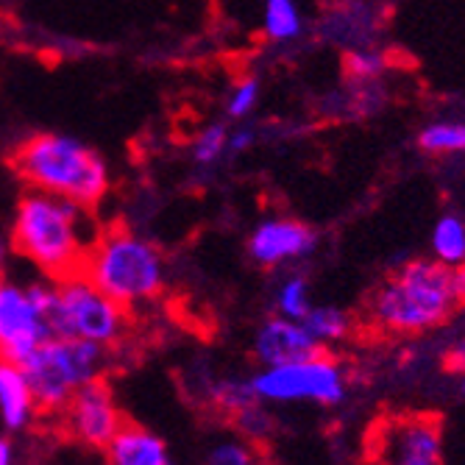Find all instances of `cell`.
<instances>
[{
	"label": "cell",
	"instance_id": "cell-1",
	"mask_svg": "<svg viewBox=\"0 0 465 465\" xmlns=\"http://www.w3.org/2000/svg\"><path fill=\"white\" fill-rule=\"evenodd\" d=\"M98 234L93 209L28 187L15 206L9 242L17 257L45 273V279L59 282L84 271Z\"/></svg>",
	"mask_w": 465,
	"mask_h": 465
},
{
	"label": "cell",
	"instance_id": "cell-2",
	"mask_svg": "<svg viewBox=\"0 0 465 465\" xmlns=\"http://www.w3.org/2000/svg\"><path fill=\"white\" fill-rule=\"evenodd\" d=\"M9 164L25 187L67 198L87 209H95L112 190L109 162L93 145L70 134H31L15 145Z\"/></svg>",
	"mask_w": 465,
	"mask_h": 465
},
{
	"label": "cell",
	"instance_id": "cell-3",
	"mask_svg": "<svg viewBox=\"0 0 465 465\" xmlns=\"http://www.w3.org/2000/svg\"><path fill=\"white\" fill-rule=\"evenodd\" d=\"M460 307L451 268L432 260H412L376 287L371 321L391 334H420L446 323Z\"/></svg>",
	"mask_w": 465,
	"mask_h": 465
},
{
	"label": "cell",
	"instance_id": "cell-4",
	"mask_svg": "<svg viewBox=\"0 0 465 465\" xmlns=\"http://www.w3.org/2000/svg\"><path fill=\"white\" fill-rule=\"evenodd\" d=\"M81 273L125 310L156 302L167 284L162 251L148 237L123 226L101 229Z\"/></svg>",
	"mask_w": 465,
	"mask_h": 465
},
{
	"label": "cell",
	"instance_id": "cell-5",
	"mask_svg": "<svg viewBox=\"0 0 465 465\" xmlns=\"http://www.w3.org/2000/svg\"><path fill=\"white\" fill-rule=\"evenodd\" d=\"M112 349H104L90 341H78V337H48L23 365L39 415H62L73 393L104 379V373L112 365Z\"/></svg>",
	"mask_w": 465,
	"mask_h": 465
},
{
	"label": "cell",
	"instance_id": "cell-6",
	"mask_svg": "<svg viewBox=\"0 0 465 465\" xmlns=\"http://www.w3.org/2000/svg\"><path fill=\"white\" fill-rule=\"evenodd\" d=\"M132 310L117 304L84 273L54 282L51 331L59 337H78L104 349H114L129 331Z\"/></svg>",
	"mask_w": 465,
	"mask_h": 465
},
{
	"label": "cell",
	"instance_id": "cell-7",
	"mask_svg": "<svg viewBox=\"0 0 465 465\" xmlns=\"http://www.w3.org/2000/svg\"><path fill=\"white\" fill-rule=\"evenodd\" d=\"M251 391L265 404H318L337 407L349 396V373L346 365L326 354H310L304 360H292L282 365H262L251 373Z\"/></svg>",
	"mask_w": 465,
	"mask_h": 465
},
{
	"label": "cell",
	"instance_id": "cell-8",
	"mask_svg": "<svg viewBox=\"0 0 465 465\" xmlns=\"http://www.w3.org/2000/svg\"><path fill=\"white\" fill-rule=\"evenodd\" d=\"M54 282H0V360L25 362L51 331Z\"/></svg>",
	"mask_w": 465,
	"mask_h": 465
},
{
	"label": "cell",
	"instance_id": "cell-9",
	"mask_svg": "<svg viewBox=\"0 0 465 465\" xmlns=\"http://www.w3.org/2000/svg\"><path fill=\"white\" fill-rule=\"evenodd\" d=\"M376 465H443V427L432 415H399L373 430Z\"/></svg>",
	"mask_w": 465,
	"mask_h": 465
},
{
	"label": "cell",
	"instance_id": "cell-10",
	"mask_svg": "<svg viewBox=\"0 0 465 465\" xmlns=\"http://www.w3.org/2000/svg\"><path fill=\"white\" fill-rule=\"evenodd\" d=\"M59 418H62L64 432L73 440H78L81 446H90V449H101V451L117 435V430L125 420L114 401L112 388L104 382V379L81 385Z\"/></svg>",
	"mask_w": 465,
	"mask_h": 465
},
{
	"label": "cell",
	"instance_id": "cell-11",
	"mask_svg": "<svg viewBox=\"0 0 465 465\" xmlns=\"http://www.w3.org/2000/svg\"><path fill=\"white\" fill-rule=\"evenodd\" d=\"M318 234L295 218H265L248 234V257L262 268L299 262L315 251Z\"/></svg>",
	"mask_w": 465,
	"mask_h": 465
},
{
	"label": "cell",
	"instance_id": "cell-12",
	"mask_svg": "<svg viewBox=\"0 0 465 465\" xmlns=\"http://www.w3.org/2000/svg\"><path fill=\"white\" fill-rule=\"evenodd\" d=\"M251 351L260 365H282V362H292V360H304L323 349L318 346V341L307 331V326L302 321L273 315V318L262 321L260 329L253 331Z\"/></svg>",
	"mask_w": 465,
	"mask_h": 465
},
{
	"label": "cell",
	"instance_id": "cell-13",
	"mask_svg": "<svg viewBox=\"0 0 465 465\" xmlns=\"http://www.w3.org/2000/svg\"><path fill=\"white\" fill-rule=\"evenodd\" d=\"M104 454L106 465H173L167 443L132 420H123V427L106 443Z\"/></svg>",
	"mask_w": 465,
	"mask_h": 465
},
{
	"label": "cell",
	"instance_id": "cell-14",
	"mask_svg": "<svg viewBox=\"0 0 465 465\" xmlns=\"http://www.w3.org/2000/svg\"><path fill=\"white\" fill-rule=\"evenodd\" d=\"M39 415L31 382L20 362L0 360V420L9 432H20L31 427V420Z\"/></svg>",
	"mask_w": 465,
	"mask_h": 465
},
{
	"label": "cell",
	"instance_id": "cell-15",
	"mask_svg": "<svg viewBox=\"0 0 465 465\" xmlns=\"http://www.w3.org/2000/svg\"><path fill=\"white\" fill-rule=\"evenodd\" d=\"M262 34L271 42H292L304 34L299 0H262Z\"/></svg>",
	"mask_w": 465,
	"mask_h": 465
},
{
	"label": "cell",
	"instance_id": "cell-16",
	"mask_svg": "<svg viewBox=\"0 0 465 465\" xmlns=\"http://www.w3.org/2000/svg\"><path fill=\"white\" fill-rule=\"evenodd\" d=\"M302 323L307 326V331L315 337L321 349L343 343L351 334V315L331 304H312Z\"/></svg>",
	"mask_w": 465,
	"mask_h": 465
},
{
	"label": "cell",
	"instance_id": "cell-17",
	"mask_svg": "<svg viewBox=\"0 0 465 465\" xmlns=\"http://www.w3.org/2000/svg\"><path fill=\"white\" fill-rule=\"evenodd\" d=\"M432 257L449 268L465 265V221L457 215H440L432 229Z\"/></svg>",
	"mask_w": 465,
	"mask_h": 465
},
{
	"label": "cell",
	"instance_id": "cell-18",
	"mask_svg": "<svg viewBox=\"0 0 465 465\" xmlns=\"http://www.w3.org/2000/svg\"><path fill=\"white\" fill-rule=\"evenodd\" d=\"M232 427H234V435L245 438L248 443L265 446L276 432V418L265 407V401L257 399V401H251V404L232 412Z\"/></svg>",
	"mask_w": 465,
	"mask_h": 465
},
{
	"label": "cell",
	"instance_id": "cell-19",
	"mask_svg": "<svg viewBox=\"0 0 465 465\" xmlns=\"http://www.w3.org/2000/svg\"><path fill=\"white\" fill-rule=\"evenodd\" d=\"M201 465H265V460L260 446L248 443L240 435H226L218 438L215 443H209Z\"/></svg>",
	"mask_w": 465,
	"mask_h": 465
},
{
	"label": "cell",
	"instance_id": "cell-20",
	"mask_svg": "<svg viewBox=\"0 0 465 465\" xmlns=\"http://www.w3.org/2000/svg\"><path fill=\"white\" fill-rule=\"evenodd\" d=\"M276 312L284 315V318H292V321H304V315L310 312L312 307V299H310V282L304 273H287L279 287H276Z\"/></svg>",
	"mask_w": 465,
	"mask_h": 465
},
{
	"label": "cell",
	"instance_id": "cell-21",
	"mask_svg": "<svg viewBox=\"0 0 465 465\" xmlns=\"http://www.w3.org/2000/svg\"><path fill=\"white\" fill-rule=\"evenodd\" d=\"M418 145L427 153H462L465 151V123L440 120L420 129Z\"/></svg>",
	"mask_w": 465,
	"mask_h": 465
},
{
	"label": "cell",
	"instance_id": "cell-22",
	"mask_svg": "<svg viewBox=\"0 0 465 465\" xmlns=\"http://www.w3.org/2000/svg\"><path fill=\"white\" fill-rule=\"evenodd\" d=\"M229 125L226 123H209L201 129V134L193 143V162L198 167H213L218 164L226 153H229Z\"/></svg>",
	"mask_w": 465,
	"mask_h": 465
},
{
	"label": "cell",
	"instance_id": "cell-23",
	"mask_svg": "<svg viewBox=\"0 0 465 465\" xmlns=\"http://www.w3.org/2000/svg\"><path fill=\"white\" fill-rule=\"evenodd\" d=\"M260 78L253 75H245L234 84V90L229 93L226 98V114L232 120H245L253 109H257V101H260Z\"/></svg>",
	"mask_w": 465,
	"mask_h": 465
},
{
	"label": "cell",
	"instance_id": "cell-24",
	"mask_svg": "<svg viewBox=\"0 0 465 465\" xmlns=\"http://www.w3.org/2000/svg\"><path fill=\"white\" fill-rule=\"evenodd\" d=\"M385 56L379 54V51H349L346 54V73L349 78L360 81V84H371L376 81L379 75L385 73Z\"/></svg>",
	"mask_w": 465,
	"mask_h": 465
},
{
	"label": "cell",
	"instance_id": "cell-25",
	"mask_svg": "<svg viewBox=\"0 0 465 465\" xmlns=\"http://www.w3.org/2000/svg\"><path fill=\"white\" fill-rule=\"evenodd\" d=\"M257 140V132L251 129V125H240V129L229 132V156H237L242 151H248Z\"/></svg>",
	"mask_w": 465,
	"mask_h": 465
},
{
	"label": "cell",
	"instance_id": "cell-26",
	"mask_svg": "<svg viewBox=\"0 0 465 465\" xmlns=\"http://www.w3.org/2000/svg\"><path fill=\"white\" fill-rule=\"evenodd\" d=\"M446 368L454 373H465V341L454 343L446 354Z\"/></svg>",
	"mask_w": 465,
	"mask_h": 465
},
{
	"label": "cell",
	"instance_id": "cell-27",
	"mask_svg": "<svg viewBox=\"0 0 465 465\" xmlns=\"http://www.w3.org/2000/svg\"><path fill=\"white\" fill-rule=\"evenodd\" d=\"M451 284H454V295H457L460 307H465V265L451 268Z\"/></svg>",
	"mask_w": 465,
	"mask_h": 465
},
{
	"label": "cell",
	"instance_id": "cell-28",
	"mask_svg": "<svg viewBox=\"0 0 465 465\" xmlns=\"http://www.w3.org/2000/svg\"><path fill=\"white\" fill-rule=\"evenodd\" d=\"M0 465H15V446L9 438H0Z\"/></svg>",
	"mask_w": 465,
	"mask_h": 465
},
{
	"label": "cell",
	"instance_id": "cell-29",
	"mask_svg": "<svg viewBox=\"0 0 465 465\" xmlns=\"http://www.w3.org/2000/svg\"><path fill=\"white\" fill-rule=\"evenodd\" d=\"M9 253H12V242H9V237H4V234H0V271H6Z\"/></svg>",
	"mask_w": 465,
	"mask_h": 465
},
{
	"label": "cell",
	"instance_id": "cell-30",
	"mask_svg": "<svg viewBox=\"0 0 465 465\" xmlns=\"http://www.w3.org/2000/svg\"><path fill=\"white\" fill-rule=\"evenodd\" d=\"M460 388H462V396H465V373H462V385Z\"/></svg>",
	"mask_w": 465,
	"mask_h": 465
},
{
	"label": "cell",
	"instance_id": "cell-31",
	"mask_svg": "<svg viewBox=\"0 0 465 465\" xmlns=\"http://www.w3.org/2000/svg\"><path fill=\"white\" fill-rule=\"evenodd\" d=\"M6 279V271H0V282H4Z\"/></svg>",
	"mask_w": 465,
	"mask_h": 465
}]
</instances>
